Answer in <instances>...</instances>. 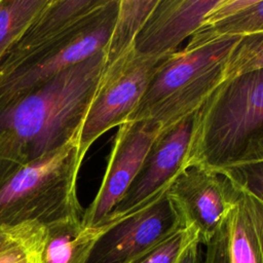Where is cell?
I'll use <instances>...</instances> for the list:
<instances>
[{
  "label": "cell",
  "mask_w": 263,
  "mask_h": 263,
  "mask_svg": "<svg viewBox=\"0 0 263 263\" xmlns=\"http://www.w3.org/2000/svg\"><path fill=\"white\" fill-rule=\"evenodd\" d=\"M105 66L102 50L63 70L0 112V174L79 140Z\"/></svg>",
  "instance_id": "obj_1"
},
{
  "label": "cell",
  "mask_w": 263,
  "mask_h": 263,
  "mask_svg": "<svg viewBox=\"0 0 263 263\" xmlns=\"http://www.w3.org/2000/svg\"><path fill=\"white\" fill-rule=\"evenodd\" d=\"M119 0H105L66 34L30 27L0 59V112L63 70L105 50Z\"/></svg>",
  "instance_id": "obj_2"
},
{
  "label": "cell",
  "mask_w": 263,
  "mask_h": 263,
  "mask_svg": "<svg viewBox=\"0 0 263 263\" xmlns=\"http://www.w3.org/2000/svg\"><path fill=\"white\" fill-rule=\"evenodd\" d=\"M78 139L23 166L0 174V230L36 222L48 227L82 220L76 181L83 158Z\"/></svg>",
  "instance_id": "obj_3"
},
{
  "label": "cell",
  "mask_w": 263,
  "mask_h": 263,
  "mask_svg": "<svg viewBox=\"0 0 263 263\" xmlns=\"http://www.w3.org/2000/svg\"><path fill=\"white\" fill-rule=\"evenodd\" d=\"M263 136V68L220 83L196 111L187 166L217 171Z\"/></svg>",
  "instance_id": "obj_4"
},
{
  "label": "cell",
  "mask_w": 263,
  "mask_h": 263,
  "mask_svg": "<svg viewBox=\"0 0 263 263\" xmlns=\"http://www.w3.org/2000/svg\"><path fill=\"white\" fill-rule=\"evenodd\" d=\"M239 39L222 37L163 58L127 121L149 119L163 129L198 110L223 82L225 65Z\"/></svg>",
  "instance_id": "obj_5"
},
{
  "label": "cell",
  "mask_w": 263,
  "mask_h": 263,
  "mask_svg": "<svg viewBox=\"0 0 263 263\" xmlns=\"http://www.w3.org/2000/svg\"><path fill=\"white\" fill-rule=\"evenodd\" d=\"M162 59L144 57L132 48L111 65L105 66L79 135L82 158L103 134L129 119Z\"/></svg>",
  "instance_id": "obj_6"
},
{
  "label": "cell",
  "mask_w": 263,
  "mask_h": 263,
  "mask_svg": "<svg viewBox=\"0 0 263 263\" xmlns=\"http://www.w3.org/2000/svg\"><path fill=\"white\" fill-rule=\"evenodd\" d=\"M196 111L160 132L129 188L104 224L116 222L153 201L167 190L181 172L188 167L187 156Z\"/></svg>",
  "instance_id": "obj_7"
},
{
  "label": "cell",
  "mask_w": 263,
  "mask_h": 263,
  "mask_svg": "<svg viewBox=\"0 0 263 263\" xmlns=\"http://www.w3.org/2000/svg\"><path fill=\"white\" fill-rule=\"evenodd\" d=\"M183 226V218L165 191L114 222L99 237L86 263H130Z\"/></svg>",
  "instance_id": "obj_8"
},
{
  "label": "cell",
  "mask_w": 263,
  "mask_h": 263,
  "mask_svg": "<svg viewBox=\"0 0 263 263\" xmlns=\"http://www.w3.org/2000/svg\"><path fill=\"white\" fill-rule=\"evenodd\" d=\"M162 130L153 120L126 121L118 126L97 195L84 210L82 226H102L129 188L152 143Z\"/></svg>",
  "instance_id": "obj_9"
},
{
  "label": "cell",
  "mask_w": 263,
  "mask_h": 263,
  "mask_svg": "<svg viewBox=\"0 0 263 263\" xmlns=\"http://www.w3.org/2000/svg\"><path fill=\"white\" fill-rule=\"evenodd\" d=\"M166 193L184 225L196 229L201 246L220 230L240 198V192L227 178L201 166H189L181 172Z\"/></svg>",
  "instance_id": "obj_10"
},
{
  "label": "cell",
  "mask_w": 263,
  "mask_h": 263,
  "mask_svg": "<svg viewBox=\"0 0 263 263\" xmlns=\"http://www.w3.org/2000/svg\"><path fill=\"white\" fill-rule=\"evenodd\" d=\"M220 0H158L134 42L137 53L164 58L191 37Z\"/></svg>",
  "instance_id": "obj_11"
},
{
  "label": "cell",
  "mask_w": 263,
  "mask_h": 263,
  "mask_svg": "<svg viewBox=\"0 0 263 263\" xmlns=\"http://www.w3.org/2000/svg\"><path fill=\"white\" fill-rule=\"evenodd\" d=\"M113 223L86 228L82 220L73 219L46 227L43 263H86L95 243Z\"/></svg>",
  "instance_id": "obj_12"
},
{
  "label": "cell",
  "mask_w": 263,
  "mask_h": 263,
  "mask_svg": "<svg viewBox=\"0 0 263 263\" xmlns=\"http://www.w3.org/2000/svg\"><path fill=\"white\" fill-rule=\"evenodd\" d=\"M157 3L158 0H119L116 22L105 48L106 66L134 47L136 37Z\"/></svg>",
  "instance_id": "obj_13"
},
{
  "label": "cell",
  "mask_w": 263,
  "mask_h": 263,
  "mask_svg": "<svg viewBox=\"0 0 263 263\" xmlns=\"http://www.w3.org/2000/svg\"><path fill=\"white\" fill-rule=\"evenodd\" d=\"M225 226L229 263H263L258 233L241 194Z\"/></svg>",
  "instance_id": "obj_14"
},
{
  "label": "cell",
  "mask_w": 263,
  "mask_h": 263,
  "mask_svg": "<svg viewBox=\"0 0 263 263\" xmlns=\"http://www.w3.org/2000/svg\"><path fill=\"white\" fill-rule=\"evenodd\" d=\"M215 172L263 209V136L252 140L237 159Z\"/></svg>",
  "instance_id": "obj_15"
},
{
  "label": "cell",
  "mask_w": 263,
  "mask_h": 263,
  "mask_svg": "<svg viewBox=\"0 0 263 263\" xmlns=\"http://www.w3.org/2000/svg\"><path fill=\"white\" fill-rule=\"evenodd\" d=\"M263 32V1L250 0L232 15L202 25L191 37L186 48H195L222 37L247 36Z\"/></svg>",
  "instance_id": "obj_16"
},
{
  "label": "cell",
  "mask_w": 263,
  "mask_h": 263,
  "mask_svg": "<svg viewBox=\"0 0 263 263\" xmlns=\"http://www.w3.org/2000/svg\"><path fill=\"white\" fill-rule=\"evenodd\" d=\"M46 227L28 222L6 230L0 241V263H43Z\"/></svg>",
  "instance_id": "obj_17"
},
{
  "label": "cell",
  "mask_w": 263,
  "mask_h": 263,
  "mask_svg": "<svg viewBox=\"0 0 263 263\" xmlns=\"http://www.w3.org/2000/svg\"><path fill=\"white\" fill-rule=\"evenodd\" d=\"M49 0H0V59L22 37Z\"/></svg>",
  "instance_id": "obj_18"
},
{
  "label": "cell",
  "mask_w": 263,
  "mask_h": 263,
  "mask_svg": "<svg viewBox=\"0 0 263 263\" xmlns=\"http://www.w3.org/2000/svg\"><path fill=\"white\" fill-rule=\"evenodd\" d=\"M197 241L199 237L196 229L192 226H183L130 263H181L188 249Z\"/></svg>",
  "instance_id": "obj_19"
},
{
  "label": "cell",
  "mask_w": 263,
  "mask_h": 263,
  "mask_svg": "<svg viewBox=\"0 0 263 263\" xmlns=\"http://www.w3.org/2000/svg\"><path fill=\"white\" fill-rule=\"evenodd\" d=\"M263 68V32L240 37L225 65L224 80Z\"/></svg>",
  "instance_id": "obj_20"
},
{
  "label": "cell",
  "mask_w": 263,
  "mask_h": 263,
  "mask_svg": "<svg viewBox=\"0 0 263 263\" xmlns=\"http://www.w3.org/2000/svg\"><path fill=\"white\" fill-rule=\"evenodd\" d=\"M203 247L204 250L202 263H229L227 251V232L225 223L215 234V236Z\"/></svg>",
  "instance_id": "obj_21"
},
{
  "label": "cell",
  "mask_w": 263,
  "mask_h": 263,
  "mask_svg": "<svg viewBox=\"0 0 263 263\" xmlns=\"http://www.w3.org/2000/svg\"><path fill=\"white\" fill-rule=\"evenodd\" d=\"M241 195L243 196V199L247 203L249 212L254 221V224H255V227H256V230L258 233L262 254H263V209L258 203H256L254 200H252L250 197H248L247 195H243V194H241Z\"/></svg>",
  "instance_id": "obj_22"
},
{
  "label": "cell",
  "mask_w": 263,
  "mask_h": 263,
  "mask_svg": "<svg viewBox=\"0 0 263 263\" xmlns=\"http://www.w3.org/2000/svg\"><path fill=\"white\" fill-rule=\"evenodd\" d=\"M199 241L192 245L184 255L181 263H202L203 250Z\"/></svg>",
  "instance_id": "obj_23"
},
{
  "label": "cell",
  "mask_w": 263,
  "mask_h": 263,
  "mask_svg": "<svg viewBox=\"0 0 263 263\" xmlns=\"http://www.w3.org/2000/svg\"><path fill=\"white\" fill-rule=\"evenodd\" d=\"M5 233H6V230H0V241H1V239L4 237Z\"/></svg>",
  "instance_id": "obj_24"
}]
</instances>
